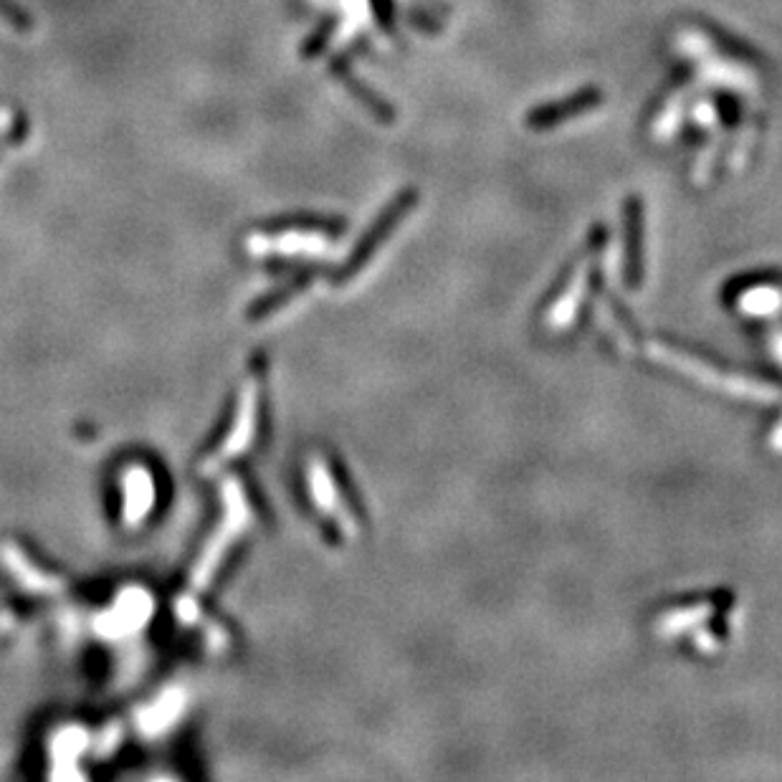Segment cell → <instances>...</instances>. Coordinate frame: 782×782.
<instances>
[{
    "label": "cell",
    "instance_id": "obj_7",
    "mask_svg": "<svg viewBox=\"0 0 782 782\" xmlns=\"http://www.w3.org/2000/svg\"><path fill=\"white\" fill-rule=\"evenodd\" d=\"M653 355H656L661 362H669L671 367H679V370H686V373H691L694 378L714 385V388L727 390V393H757V395L762 393V385L745 380L747 375L734 373V370H727L724 365L704 360L702 355H691V352L669 345V342H666V345L653 347Z\"/></svg>",
    "mask_w": 782,
    "mask_h": 782
},
{
    "label": "cell",
    "instance_id": "obj_14",
    "mask_svg": "<svg viewBox=\"0 0 782 782\" xmlns=\"http://www.w3.org/2000/svg\"><path fill=\"white\" fill-rule=\"evenodd\" d=\"M180 709V699L178 696H168V699H160L152 709H145V727H150L152 732L155 729H162L165 724L173 719V714Z\"/></svg>",
    "mask_w": 782,
    "mask_h": 782
},
{
    "label": "cell",
    "instance_id": "obj_9",
    "mask_svg": "<svg viewBox=\"0 0 782 782\" xmlns=\"http://www.w3.org/2000/svg\"><path fill=\"white\" fill-rule=\"evenodd\" d=\"M150 610V595H145L142 590H127L107 613V623L102 626V631L112 633V636L132 633L150 618Z\"/></svg>",
    "mask_w": 782,
    "mask_h": 782
},
{
    "label": "cell",
    "instance_id": "obj_8",
    "mask_svg": "<svg viewBox=\"0 0 782 782\" xmlns=\"http://www.w3.org/2000/svg\"><path fill=\"white\" fill-rule=\"evenodd\" d=\"M603 102L598 89H583V92H575L567 99H557V102L542 104V107L532 109V114L527 117V125L534 130H550V127L562 125L567 119L580 117L588 109H595Z\"/></svg>",
    "mask_w": 782,
    "mask_h": 782
},
{
    "label": "cell",
    "instance_id": "obj_3",
    "mask_svg": "<svg viewBox=\"0 0 782 782\" xmlns=\"http://www.w3.org/2000/svg\"><path fill=\"white\" fill-rule=\"evenodd\" d=\"M304 484H307V497L314 512L319 514L322 527L332 537L360 532L365 514L352 494L350 481L335 461L324 454L312 456L304 469Z\"/></svg>",
    "mask_w": 782,
    "mask_h": 782
},
{
    "label": "cell",
    "instance_id": "obj_5",
    "mask_svg": "<svg viewBox=\"0 0 782 782\" xmlns=\"http://www.w3.org/2000/svg\"><path fill=\"white\" fill-rule=\"evenodd\" d=\"M0 565L8 572V578L33 598H54L69 585L54 565L44 562V557H38L18 540L0 542Z\"/></svg>",
    "mask_w": 782,
    "mask_h": 782
},
{
    "label": "cell",
    "instance_id": "obj_12",
    "mask_svg": "<svg viewBox=\"0 0 782 782\" xmlns=\"http://www.w3.org/2000/svg\"><path fill=\"white\" fill-rule=\"evenodd\" d=\"M309 284H312V276H299V279L289 281V284H284L281 289H274V292L266 294V297H261L259 302H256L254 307L249 309V317L251 319H266L269 314H274L276 309L286 307V304L294 302L299 294L307 292Z\"/></svg>",
    "mask_w": 782,
    "mask_h": 782
},
{
    "label": "cell",
    "instance_id": "obj_17",
    "mask_svg": "<svg viewBox=\"0 0 782 782\" xmlns=\"http://www.w3.org/2000/svg\"><path fill=\"white\" fill-rule=\"evenodd\" d=\"M26 132H28L26 114L16 112V114H13L11 130H8V142H11V145H21V142L26 140Z\"/></svg>",
    "mask_w": 782,
    "mask_h": 782
},
{
    "label": "cell",
    "instance_id": "obj_15",
    "mask_svg": "<svg viewBox=\"0 0 782 782\" xmlns=\"http://www.w3.org/2000/svg\"><path fill=\"white\" fill-rule=\"evenodd\" d=\"M332 31H335V21H332V18H327V21H324L322 26H319L317 31H314L312 36L304 41V46H302L304 59H314V56L322 54L324 46H327V41L332 38Z\"/></svg>",
    "mask_w": 782,
    "mask_h": 782
},
{
    "label": "cell",
    "instance_id": "obj_6",
    "mask_svg": "<svg viewBox=\"0 0 782 782\" xmlns=\"http://www.w3.org/2000/svg\"><path fill=\"white\" fill-rule=\"evenodd\" d=\"M416 200H418L416 190H403V193H398L388 205H385V211L380 213L378 218H375L373 226L367 228L365 236H362L360 243H357L355 249H352L350 259H347L345 264H342V269L337 271L335 284H347V281L355 279V276L360 274V271L365 269L367 264H370V259L375 256V251H378L380 246L388 241L390 233H393L395 226H398V223L403 221L405 216H408L410 208L416 205Z\"/></svg>",
    "mask_w": 782,
    "mask_h": 782
},
{
    "label": "cell",
    "instance_id": "obj_16",
    "mask_svg": "<svg viewBox=\"0 0 782 782\" xmlns=\"http://www.w3.org/2000/svg\"><path fill=\"white\" fill-rule=\"evenodd\" d=\"M18 623H21V615H18V610H13V608L0 610V643L6 641V638L11 636L13 631H16Z\"/></svg>",
    "mask_w": 782,
    "mask_h": 782
},
{
    "label": "cell",
    "instance_id": "obj_4",
    "mask_svg": "<svg viewBox=\"0 0 782 782\" xmlns=\"http://www.w3.org/2000/svg\"><path fill=\"white\" fill-rule=\"evenodd\" d=\"M117 522L125 532H140L157 509V476L145 461L130 459L114 474Z\"/></svg>",
    "mask_w": 782,
    "mask_h": 782
},
{
    "label": "cell",
    "instance_id": "obj_11",
    "mask_svg": "<svg viewBox=\"0 0 782 782\" xmlns=\"http://www.w3.org/2000/svg\"><path fill=\"white\" fill-rule=\"evenodd\" d=\"M329 69H332L335 79L342 81L347 92H352V97H355L357 102H362V107L373 114L375 119H380V122H393V107H390L388 102H383V99H380L378 94L373 92V89L365 87L360 79H355V76H352V71L347 69L345 59H335L332 64H329Z\"/></svg>",
    "mask_w": 782,
    "mask_h": 782
},
{
    "label": "cell",
    "instance_id": "obj_2",
    "mask_svg": "<svg viewBox=\"0 0 782 782\" xmlns=\"http://www.w3.org/2000/svg\"><path fill=\"white\" fill-rule=\"evenodd\" d=\"M261 426H264V370L256 367L249 378L243 380L233 413L223 426L221 438L213 443L200 459L203 474H216L231 461L241 459L254 451L261 441Z\"/></svg>",
    "mask_w": 782,
    "mask_h": 782
},
{
    "label": "cell",
    "instance_id": "obj_1",
    "mask_svg": "<svg viewBox=\"0 0 782 782\" xmlns=\"http://www.w3.org/2000/svg\"><path fill=\"white\" fill-rule=\"evenodd\" d=\"M256 524L254 499L249 489L236 476H228L221 486V519L216 522L213 532L208 534V542L200 550L195 560L193 572H190V590L193 595H205L216 588L218 578L231 562V555L241 545L243 537Z\"/></svg>",
    "mask_w": 782,
    "mask_h": 782
},
{
    "label": "cell",
    "instance_id": "obj_10",
    "mask_svg": "<svg viewBox=\"0 0 782 782\" xmlns=\"http://www.w3.org/2000/svg\"><path fill=\"white\" fill-rule=\"evenodd\" d=\"M626 281L631 289L641 286V238H643V208L641 200L631 198L626 203Z\"/></svg>",
    "mask_w": 782,
    "mask_h": 782
},
{
    "label": "cell",
    "instance_id": "obj_13",
    "mask_svg": "<svg viewBox=\"0 0 782 782\" xmlns=\"http://www.w3.org/2000/svg\"><path fill=\"white\" fill-rule=\"evenodd\" d=\"M0 21L21 33H28L33 28V16L18 0H0Z\"/></svg>",
    "mask_w": 782,
    "mask_h": 782
}]
</instances>
